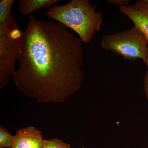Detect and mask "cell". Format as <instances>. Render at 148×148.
I'll return each instance as SVG.
<instances>
[{"label":"cell","mask_w":148,"mask_h":148,"mask_svg":"<svg viewBox=\"0 0 148 148\" xmlns=\"http://www.w3.org/2000/svg\"><path fill=\"white\" fill-rule=\"evenodd\" d=\"M42 148H71V146L68 143L55 138L44 140Z\"/></svg>","instance_id":"10"},{"label":"cell","mask_w":148,"mask_h":148,"mask_svg":"<svg viewBox=\"0 0 148 148\" xmlns=\"http://www.w3.org/2000/svg\"><path fill=\"white\" fill-rule=\"evenodd\" d=\"M14 138L7 129L0 125V148H12Z\"/></svg>","instance_id":"9"},{"label":"cell","mask_w":148,"mask_h":148,"mask_svg":"<svg viewBox=\"0 0 148 148\" xmlns=\"http://www.w3.org/2000/svg\"><path fill=\"white\" fill-rule=\"evenodd\" d=\"M82 43L64 24L30 15L12 77L17 90L39 103L66 102L83 82Z\"/></svg>","instance_id":"1"},{"label":"cell","mask_w":148,"mask_h":148,"mask_svg":"<svg viewBox=\"0 0 148 148\" xmlns=\"http://www.w3.org/2000/svg\"><path fill=\"white\" fill-rule=\"evenodd\" d=\"M107 2L111 4L116 5L119 7L121 6L128 5H129L130 1L129 0H108Z\"/></svg>","instance_id":"12"},{"label":"cell","mask_w":148,"mask_h":148,"mask_svg":"<svg viewBox=\"0 0 148 148\" xmlns=\"http://www.w3.org/2000/svg\"><path fill=\"white\" fill-rule=\"evenodd\" d=\"M60 1H61L59 0H19L17 4L20 13L26 16L37 10L44 8H49Z\"/></svg>","instance_id":"7"},{"label":"cell","mask_w":148,"mask_h":148,"mask_svg":"<svg viewBox=\"0 0 148 148\" xmlns=\"http://www.w3.org/2000/svg\"><path fill=\"white\" fill-rule=\"evenodd\" d=\"M148 45L145 35L135 26L114 34L104 35L100 43L105 50L121 56L125 60L141 59L145 62Z\"/></svg>","instance_id":"4"},{"label":"cell","mask_w":148,"mask_h":148,"mask_svg":"<svg viewBox=\"0 0 148 148\" xmlns=\"http://www.w3.org/2000/svg\"><path fill=\"white\" fill-rule=\"evenodd\" d=\"M147 1L148 2V0H147Z\"/></svg>","instance_id":"14"},{"label":"cell","mask_w":148,"mask_h":148,"mask_svg":"<svg viewBox=\"0 0 148 148\" xmlns=\"http://www.w3.org/2000/svg\"><path fill=\"white\" fill-rule=\"evenodd\" d=\"M47 16L72 29L82 42L89 43L95 34L100 31L103 22L101 11L89 0H72L66 4L49 9Z\"/></svg>","instance_id":"2"},{"label":"cell","mask_w":148,"mask_h":148,"mask_svg":"<svg viewBox=\"0 0 148 148\" xmlns=\"http://www.w3.org/2000/svg\"><path fill=\"white\" fill-rule=\"evenodd\" d=\"M13 0H2L0 1V24L5 23L10 19Z\"/></svg>","instance_id":"8"},{"label":"cell","mask_w":148,"mask_h":148,"mask_svg":"<svg viewBox=\"0 0 148 148\" xmlns=\"http://www.w3.org/2000/svg\"><path fill=\"white\" fill-rule=\"evenodd\" d=\"M82 148H84V147H82Z\"/></svg>","instance_id":"13"},{"label":"cell","mask_w":148,"mask_h":148,"mask_svg":"<svg viewBox=\"0 0 148 148\" xmlns=\"http://www.w3.org/2000/svg\"><path fill=\"white\" fill-rule=\"evenodd\" d=\"M14 136L12 148H42V133L34 126L20 128Z\"/></svg>","instance_id":"6"},{"label":"cell","mask_w":148,"mask_h":148,"mask_svg":"<svg viewBox=\"0 0 148 148\" xmlns=\"http://www.w3.org/2000/svg\"><path fill=\"white\" fill-rule=\"evenodd\" d=\"M145 63L147 64V71L144 79V90L145 93L146 98L148 101V47L146 53V61Z\"/></svg>","instance_id":"11"},{"label":"cell","mask_w":148,"mask_h":148,"mask_svg":"<svg viewBox=\"0 0 148 148\" xmlns=\"http://www.w3.org/2000/svg\"><path fill=\"white\" fill-rule=\"evenodd\" d=\"M22 34L13 15L0 24V90L8 85L15 73Z\"/></svg>","instance_id":"3"},{"label":"cell","mask_w":148,"mask_h":148,"mask_svg":"<svg viewBox=\"0 0 148 148\" xmlns=\"http://www.w3.org/2000/svg\"><path fill=\"white\" fill-rule=\"evenodd\" d=\"M120 11L126 15L145 35L148 42V2L140 0L132 5L119 6Z\"/></svg>","instance_id":"5"}]
</instances>
